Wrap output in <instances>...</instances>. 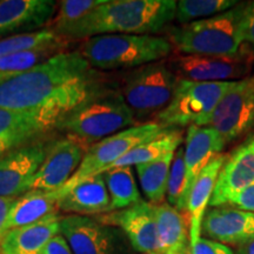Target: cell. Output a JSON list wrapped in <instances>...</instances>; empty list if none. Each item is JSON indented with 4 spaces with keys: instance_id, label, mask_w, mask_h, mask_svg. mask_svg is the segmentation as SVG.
I'll list each match as a JSON object with an SVG mask.
<instances>
[{
    "instance_id": "1",
    "label": "cell",
    "mask_w": 254,
    "mask_h": 254,
    "mask_svg": "<svg viewBox=\"0 0 254 254\" xmlns=\"http://www.w3.org/2000/svg\"><path fill=\"white\" fill-rule=\"evenodd\" d=\"M109 90L79 51L58 52L26 71L0 80V109L73 110Z\"/></svg>"
},
{
    "instance_id": "2",
    "label": "cell",
    "mask_w": 254,
    "mask_h": 254,
    "mask_svg": "<svg viewBox=\"0 0 254 254\" xmlns=\"http://www.w3.org/2000/svg\"><path fill=\"white\" fill-rule=\"evenodd\" d=\"M176 0H105L58 36L85 40L104 34L155 36L176 19Z\"/></svg>"
},
{
    "instance_id": "3",
    "label": "cell",
    "mask_w": 254,
    "mask_h": 254,
    "mask_svg": "<svg viewBox=\"0 0 254 254\" xmlns=\"http://www.w3.org/2000/svg\"><path fill=\"white\" fill-rule=\"evenodd\" d=\"M167 37L152 34H104L84 41L80 55L94 69H133L161 62L172 53Z\"/></svg>"
},
{
    "instance_id": "4",
    "label": "cell",
    "mask_w": 254,
    "mask_h": 254,
    "mask_svg": "<svg viewBox=\"0 0 254 254\" xmlns=\"http://www.w3.org/2000/svg\"><path fill=\"white\" fill-rule=\"evenodd\" d=\"M246 2L212 18L167 28L178 55L234 56L241 51V21Z\"/></svg>"
},
{
    "instance_id": "5",
    "label": "cell",
    "mask_w": 254,
    "mask_h": 254,
    "mask_svg": "<svg viewBox=\"0 0 254 254\" xmlns=\"http://www.w3.org/2000/svg\"><path fill=\"white\" fill-rule=\"evenodd\" d=\"M138 125L134 114L119 91L109 90L94 95L64 117L58 128L88 147L124 129Z\"/></svg>"
},
{
    "instance_id": "6",
    "label": "cell",
    "mask_w": 254,
    "mask_h": 254,
    "mask_svg": "<svg viewBox=\"0 0 254 254\" xmlns=\"http://www.w3.org/2000/svg\"><path fill=\"white\" fill-rule=\"evenodd\" d=\"M178 78L167 64L157 62L131 69L123 77L120 94L138 124L157 116L172 99Z\"/></svg>"
},
{
    "instance_id": "7",
    "label": "cell",
    "mask_w": 254,
    "mask_h": 254,
    "mask_svg": "<svg viewBox=\"0 0 254 254\" xmlns=\"http://www.w3.org/2000/svg\"><path fill=\"white\" fill-rule=\"evenodd\" d=\"M236 81L196 82L178 79L170 104L155 116L164 128L201 126Z\"/></svg>"
},
{
    "instance_id": "8",
    "label": "cell",
    "mask_w": 254,
    "mask_h": 254,
    "mask_svg": "<svg viewBox=\"0 0 254 254\" xmlns=\"http://www.w3.org/2000/svg\"><path fill=\"white\" fill-rule=\"evenodd\" d=\"M166 129L168 128H164L158 123L147 122L138 124L95 142L88 147L81 164L79 165L78 170L75 171L71 179L62 189L58 190L59 194L72 189L73 186L87 178L103 174L111 170L114 164L128 153L132 148L142 142L151 140Z\"/></svg>"
},
{
    "instance_id": "9",
    "label": "cell",
    "mask_w": 254,
    "mask_h": 254,
    "mask_svg": "<svg viewBox=\"0 0 254 254\" xmlns=\"http://www.w3.org/2000/svg\"><path fill=\"white\" fill-rule=\"evenodd\" d=\"M166 64L180 80L225 82L239 81L249 77L254 58L241 50L234 56L177 55Z\"/></svg>"
},
{
    "instance_id": "10",
    "label": "cell",
    "mask_w": 254,
    "mask_h": 254,
    "mask_svg": "<svg viewBox=\"0 0 254 254\" xmlns=\"http://www.w3.org/2000/svg\"><path fill=\"white\" fill-rule=\"evenodd\" d=\"M201 126L219 133L225 145L238 140L254 128V74L236 81Z\"/></svg>"
},
{
    "instance_id": "11",
    "label": "cell",
    "mask_w": 254,
    "mask_h": 254,
    "mask_svg": "<svg viewBox=\"0 0 254 254\" xmlns=\"http://www.w3.org/2000/svg\"><path fill=\"white\" fill-rule=\"evenodd\" d=\"M60 234L73 254H127L125 234L97 218L74 214L62 217Z\"/></svg>"
},
{
    "instance_id": "12",
    "label": "cell",
    "mask_w": 254,
    "mask_h": 254,
    "mask_svg": "<svg viewBox=\"0 0 254 254\" xmlns=\"http://www.w3.org/2000/svg\"><path fill=\"white\" fill-rule=\"evenodd\" d=\"M71 111L59 107L36 111L0 109V155L18 146L45 138L58 128L59 123Z\"/></svg>"
},
{
    "instance_id": "13",
    "label": "cell",
    "mask_w": 254,
    "mask_h": 254,
    "mask_svg": "<svg viewBox=\"0 0 254 254\" xmlns=\"http://www.w3.org/2000/svg\"><path fill=\"white\" fill-rule=\"evenodd\" d=\"M53 140L40 138L0 155V196H17L31 190L34 177Z\"/></svg>"
},
{
    "instance_id": "14",
    "label": "cell",
    "mask_w": 254,
    "mask_h": 254,
    "mask_svg": "<svg viewBox=\"0 0 254 254\" xmlns=\"http://www.w3.org/2000/svg\"><path fill=\"white\" fill-rule=\"evenodd\" d=\"M98 220L119 228L133 250L140 254H159L154 205L142 200L119 211L98 215Z\"/></svg>"
},
{
    "instance_id": "15",
    "label": "cell",
    "mask_w": 254,
    "mask_h": 254,
    "mask_svg": "<svg viewBox=\"0 0 254 254\" xmlns=\"http://www.w3.org/2000/svg\"><path fill=\"white\" fill-rule=\"evenodd\" d=\"M87 150V145L71 135L53 141L34 177L31 190L62 189L78 170Z\"/></svg>"
},
{
    "instance_id": "16",
    "label": "cell",
    "mask_w": 254,
    "mask_h": 254,
    "mask_svg": "<svg viewBox=\"0 0 254 254\" xmlns=\"http://www.w3.org/2000/svg\"><path fill=\"white\" fill-rule=\"evenodd\" d=\"M53 0H2L0 1V40L34 33L55 18Z\"/></svg>"
},
{
    "instance_id": "17",
    "label": "cell",
    "mask_w": 254,
    "mask_h": 254,
    "mask_svg": "<svg viewBox=\"0 0 254 254\" xmlns=\"http://www.w3.org/2000/svg\"><path fill=\"white\" fill-rule=\"evenodd\" d=\"M254 184V133L226 157L218 176L209 206L219 207Z\"/></svg>"
},
{
    "instance_id": "18",
    "label": "cell",
    "mask_w": 254,
    "mask_h": 254,
    "mask_svg": "<svg viewBox=\"0 0 254 254\" xmlns=\"http://www.w3.org/2000/svg\"><path fill=\"white\" fill-rule=\"evenodd\" d=\"M225 245H243L254 239V213L219 206L206 211L201 225V236Z\"/></svg>"
},
{
    "instance_id": "19",
    "label": "cell",
    "mask_w": 254,
    "mask_h": 254,
    "mask_svg": "<svg viewBox=\"0 0 254 254\" xmlns=\"http://www.w3.org/2000/svg\"><path fill=\"white\" fill-rule=\"evenodd\" d=\"M226 147L215 129L209 126H189L184 146L186 168V192L190 195L195 179L201 171Z\"/></svg>"
},
{
    "instance_id": "20",
    "label": "cell",
    "mask_w": 254,
    "mask_h": 254,
    "mask_svg": "<svg viewBox=\"0 0 254 254\" xmlns=\"http://www.w3.org/2000/svg\"><path fill=\"white\" fill-rule=\"evenodd\" d=\"M58 209L74 215L109 213L111 199L103 174L87 178L59 194Z\"/></svg>"
},
{
    "instance_id": "21",
    "label": "cell",
    "mask_w": 254,
    "mask_h": 254,
    "mask_svg": "<svg viewBox=\"0 0 254 254\" xmlns=\"http://www.w3.org/2000/svg\"><path fill=\"white\" fill-rule=\"evenodd\" d=\"M58 213L34 224L9 230L0 240V254H40L49 241L60 233Z\"/></svg>"
},
{
    "instance_id": "22",
    "label": "cell",
    "mask_w": 254,
    "mask_h": 254,
    "mask_svg": "<svg viewBox=\"0 0 254 254\" xmlns=\"http://www.w3.org/2000/svg\"><path fill=\"white\" fill-rule=\"evenodd\" d=\"M226 155L219 154L206 166L196 178L190 190L187 202V217L190 221V244L193 246L201 238V225L207 206L213 195L215 184Z\"/></svg>"
},
{
    "instance_id": "23",
    "label": "cell",
    "mask_w": 254,
    "mask_h": 254,
    "mask_svg": "<svg viewBox=\"0 0 254 254\" xmlns=\"http://www.w3.org/2000/svg\"><path fill=\"white\" fill-rule=\"evenodd\" d=\"M159 254H189L190 221L187 213L163 202L154 205Z\"/></svg>"
},
{
    "instance_id": "24",
    "label": "cell",
    "mask_w": 254,
    "mask_h": 254,
    "mask_svg": "<svg viewBox=\"0 0 254 254\" xmlns=\"http://www.w3.org/2000/svg\"><path fill=\"white\" fill-rule=\"evenodd\" d=\"M59 196L58 190H31L17 196L8 213L6 230L34 224L47 215L58 213Z\"/></svg>"
},
{
    "instance_id": "25",
    "label": "cell",
    "mask_w": 254,
    "mask_h": 254,
    "mask_svg": "<svg viewBox=\"0 0 254 254\" xmlns=\"http://www.w3.org/2000/svg\"><path fill=\"white\" fill-rule=\"evenodd\" d=\"M184 141L183 131L180 128H171L164 131L155 138L135 146L128 153L124 155L119 161L114 164V167H132L138 165L147 164L164 155L174 153Z\"/></svg>"
},
{
    "instance_id": "26",
    "label": "cell",
    "mask_w": 254,
    "mask_h": 254,
    "mask_svg": "<svg viewBox=\"0 0 254 254\" xmlns=\"http://www.w3.org/2000/svg\"><path fill=\"white\" fill-rule=\"evenodd\" d=\"M174 153L166 154L151 163L135 166L142 193L152 205H160L164 202Z\"/></svg>"
},
{
    "instance_id": "27",
    "label": "cell",
    "mask_w": 254,
    "mask_h": 254,
    "mask_svg": "<svg viewBox=\"0 0 254 254\" xmlns=\"http://www.w3.org/2000/svg\"><path fill=\"white\" fill-rule=\"evenodd\" d=\"M109 190L110 212L119 211L142 201L132 167H114L103 173Z\"/></svg>"
},
{
    "instance_id": "28",
    "label": "cell",
    "mask_w": 254,
    "mask_h": 254,
    "mask_svg": "<svg viewBox=\"0 0 254 254\" xmlns=\"http://www.w3.org/2000/svg\"><path fill=\"white\" fill-rule=\"evenodd\" d=\"M64 40L65 39L56 34L52 28L6 38L0 40V58L33 50L60 49L64 45Z\"/></svg>"
},
{
    "instance_id": "29",
    "label": "cell",
    "mask_w": 254,
    "mask_h": 254,
    "mask_svg": "<svg viewBox=\"0 0 254 254\" xmlns=\"http://www.w3.org/2000/svg\"><path fill=\"white\" fill-rule=\"evenodd\" d=\"M239 4L237 0H179L177 1L176 20L179 25L212 18Z\"/></svg>"
},
{
    "instance_id": "30",
    "label": "cell",
    "mask_w": 254,
    "mask_h": 254,
    "mask_svg": "<svg viewBox=\"0 0 254 254\" xmlns=\"http://www.w3.org/2000/svg\"><path fill=\"white\" fill-rule=\"evenodd\" d=\"M166 196L168 205L179 212L187 213L189 196L186 192V168L183 146H180L174 153L170 177H168Z\"/></svg>"
},
{
    "instance_id": "31",
    "label": "cell",
    "mask_w": 254,
    "mask_h": 254,
    "mask_svg": "<svg viewBox=\"0 0 254 254\" xmlns=\"http://www.w3.org/2000/svg\"><path fill=\"white\" fill-rule=\"evenodd\" d=\"M105 0H63L59 2V9L55 17V27L52 28L56 34L65 30L73 24L78 23L80 19L104 4Z\"/></svg>"
},
{
    "instance_id": "32",
    "label": "cell",
    "mask_w": 254,
    "mask_h": 254,
    "mask_svg": "<svg viewBox=\"0 0 254 254\" xmlns=\"http://www.w3.org/2000/svg\"><path fill=\"white\" fill-rule=\"evenodd\" d=\"M241 50L254 58V1L245 4L241 21Z\"/></svg>"
},
{
    "instance_id": "33",
    "label": "cell",
    "mask_w": 254,
    "mask_h": 254,
    "mask_svg": "<svg viewBox=\"0 0 254 254\" xmlns=\"http://www.w3.org/2000/svg\"><path fill=\"white\" fill-rule=\"evenodd\" d=\"M189 254H234L231 247L208 238H200L193 246H190Z\"/></svg>"
},
{
    "instance_id": "34",
    "label": "cell",
    "mask_w": 254,
    "mask_h": 254,
    "mask_svg": "<svg viewBox=\"0 0 254 254\" xmlns=\"http://www.w3.org/2000/svg\"><path fill=\"white\" fill-rule=\"evenodd\" d=\"M225 206H231V207L253 212L254 213V184L246 187L245 190H240Z\"/></svg>"
},
{
    "instance_id": "35",
    "label": "cell",
    "mask_w": 254,
    "mask_h": 254,
    "mask_svg": "<svg viewBox=\"0 0 254 254\" xmlns=\"http://www.w3.org/2000/svg\"><path fill=\"white\" fill-rule=\"evenodd\" d=\"M40 254H73L71 249H69L67 241L62 234H57L53 237L49 243L46 244L45 247L41 250Z\"/></svg>"
},
{
    "instance_id": "36",
    "label": "cell",
    "mask_w": 254,
    "mask_h": 254,
    "mask_svg": "<svg viewBox=\"0 0 254 254\" xmlns=\"http://www.w3.org/2000/svg\"><path fill=\"white\" fill-rule=\"evenodd\" d=\"M14 196H0V240L7 232L6 230V224H7L8 213L11 211L12 205L15 201Z\"/></svg>"
},
{
    "instance_id": "37",
    "label": "cell",
    "mask_w": 254,
    "mask_h": 254,
    "mask_svg": "<svg viewBox=\"0 0 254 254\" xmlns=\"http://www.w3.org/2000/svg\"><path fill=\"white\" fill-rule=\"evenodd\" d=\"M236 254H254V239L238 246Z\"/></svg>"
}]
</instances>
